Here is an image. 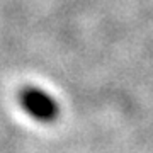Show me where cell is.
<instances>
[{
    "instance_id": "obj_1",
    "label": "cell",
    "mask_w": 153,
    "mask_h": 153,
    "mask_svg": "<svg viewBox=\"0 0 153 153\" xmlns=\"http://www.w3.org/2000/svg\"><path fill=\"white\" fill-rule=\"evenodd\" d=\"M22 105L29 114L38 119H53L56 116L55 100L36 88H29L22 94Z\"/></svg>"
}]
</instances>
